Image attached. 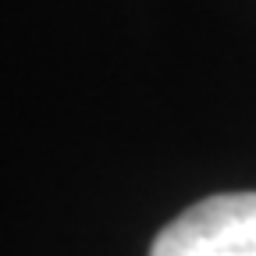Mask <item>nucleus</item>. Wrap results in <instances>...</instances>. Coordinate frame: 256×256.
I'll return each instance as SVG.
<instances>
[{"instance_id":"obj_1","label":"nucleus","mask_w":256,"mask_h":256,"mask_svg":"<svg viewBox=\"0 0 256 256\" xmlns=\"http://www.w3.org/2000/svg\"><path fill=\"white\" fill-rule=\"evenodd\" d=\"M150 256H256V192H220L156 235Z\"/></svg>"}]
</instances>
